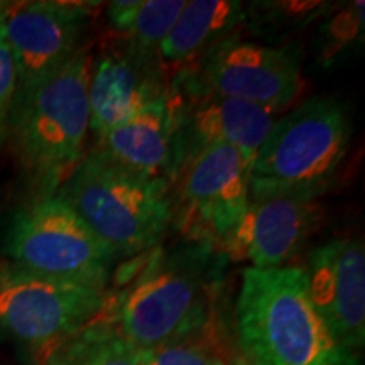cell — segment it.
<instances>
[{"mask_svg": "<svg viewBox=\"0 0 365 365\" xmlns=\"http://www.w3.org/2000/svg\"><path fill=\"white\" fill-rule=\"evenodd\" d=\"M235 319L240 352L257 365H357L314 307L303 267H245Z\"/></svg>", "mask_w": 365, "mask_h": 365, "instance_id": "cell-1", "label": "cell"}, {"mask_svg": "<svg viewBox=\"0 0 365 365\" xmlns=\"http://www.w3.org/2000/svg\"><path fill=\"white\" fill-rule=\"evenodd\" d=\"M91 53L75 56L33 88L16 95L9 134L36 198L58 193L86 154Z\"/></svg>", "mask_w": 365, "mask_h": 365, "instance_id": "cell-2", "label": "cell"}, {"mask_svg": "<svg viewBox=\"0 0 365 365\" xmlns=\"http://www.w3.org/2000/svg\"><path fill=\"white\" fill-rule=\"evenodd\" d=\"M56 196L117 257H137L163 240L173 222L171 186L127 170L91 149Z\"/></svg>", "mask_w": 365, "mask_h": 365, "instance_id": "cell-3", "label": "cell"}, {"mask_svg": "<svg viewBox=\"0 0 365 365\" xmlns=\"http://www.w3.org/2000/svg\"><path fill=\"white\" fill-rule=\"evenodd\" d=\"M213 314L205 257L178 252L154 254L115 298L105 296L98 317L145 352L196 331Z\"/></svg>", "mask_w": 365, "mask_h": 365, "instance_id": "cell-4", "label": "cell"}, {"mask_svg": "<svg viewBox=\"0 0 365 365\" xmlns=\"http://www.w3.org/2000/svg\"><path fill=\"white\" fill-rule=\"evenodd\" d=\"M350 143L345 105L313 97L277 117L250 166V200L319 198L330 188Z\"/></svg>", "mask_w": 365, "mask_h": 365, "instance_id": "cell-5", "label": "cell"}, {"mask_svg": "<svg viewBox=\"0 0 365 365\" xmlns=\"http://www.w3.org/2000/svg\"><path fill=\"white\" fill-rule=\"evenodd\" d=\"M6 252L22 271L105 291L117 255L56 195L34 198L9 223Z\"/></svg>", "mask_w": 365, "mask_h": 365, "instance_id": "cell-6", "label": "cell"}, {"mask_svg": "<svg viewBox=\"0 0 365 365\" xmlns=\"http://www.w3.org/2000/svg\"><path fill=\"white\" fill-rule=\"evenodd\" d=\"M252 161L239 149L212 144L182 164L175 185L173 222L205 247L220 245L250 203Z\"/></svg>", "mask_w": 365, "mask_h": 365, "instance_id": "cell-7", "label": "cell"}, {"mask_svg": "<svg viewBox=\"0 0 365 365\" xmlns=\"http://www.w3.org/2000/svg\"><path fill=\"white\" fill-rule=\"evenodd\" d=\"M105 291L12 266L0 271V328L46 354L98 317Z\"/></svg>", "mask_w": 365, "mask_h": 365, "instance_id": "cell-8", "label": "cell"}, {"mask_svg": "<svg viewBox=\"0 0 365 365\" xmlns=\"http://www.w3.org/2000/svg\"><path fill=\"white\" fill-rule=\"evenodd\" d=\"M195 80L198 97L235 98L281 113L303 90L299 56L289 48H274L228 36L203 54Z\"/></svg>", "mask_w": 365, "mask_h": 365, "instance_id": "cell-9", "label": "cell"}, {"mask_svg": "<svg viewBox=\"0 0 365 365\" xmlns=\"http://www.w3.org/2000/svg\"><path fill=\"white\" fill-rule=\"evenodd\" d=\"M93 4L7 2L0 19L17 71V93L41 83L75 56L91 21ZM16 93V95H17Z\"/></svg>", "mask_w": 365, "mask_h": 365, "instance_id": "cell-10", "label": "cell"}, {"mask_svg": "<svg viewBox=\"0 0 365 365\" xmlns=\"http://www.w3.org/2000/svg\"><path fill=\"white\" fill-rule=\"evenodd\" d=\"M322 222L323 207L318 198H255L218 247L230 261L247 262L252 269L284 267Z\"/></svg>", "mask_w": 365, "mask_h": 365, "instance_id": "cell-11", "label": "cell"}, {"mask_svg": "<svg viewBox=\"0 0 365 365\" xmlns=\"http://www.w3.org/2000/svg\"><path fill=\"white\" fill-rule=\"evenodd\" d=\"M313 303L341 349L359 359L365 341V249L362 239H333L309 254Z\"/></svg>", "mask_w": 365, "mask_h": 365, "instance_id": "cell-12", "label": "cell"}, {"mask_svg": "<svg viewBox=\"0 0 365 365\" xmlns=\"http://www.w3.org/2000/svg\"><path fill=\"white\" fill-rule=\"evenodd\" d=\"M168 76L158 58L135 53L124 41L91 56L88 110L95 143L166 93L171 88Z\"/></svg>", "mask_w": 365, "mask_h": 365, "instance_id": "cell-13", "label": "cell"}, {"mask_svg": "<svg viewBox=\"0 0 365 365\" xmlns=\"http://www.w3.org/2000/svg\"><path fill=\"white\" fill-rule=\"evenodd\" d=\"M185 110V98L170 88L125 124L105 134L93 149L127 170L173 186L181 170Z\"/></svg>", "mask_w": 365, "mask_h": 365, "instance_id": "cell-14", "label": "cell"}, {"mask_svg": "<svg viewBox=\"0 0 365 365\" xmlns=\"http://www.w3.org/2000/svg\"><path fill=\"white\" fill-rule=\"evenodd\" d=\"M277 115L279 113L259 105L215 95L198 97L196 102L186 103L181 132V168L196 153L212 144L232 145L254 161Z\"/></svg>", "mask_w": 365, "mask_h": 365, "instance_id": "cell-15", "label": "cell"}, {"mask_svg": "<svg viewBox=\"0 0 365 365\" xmlns=\"http://www.w3.org/2000/svg\"><path fill=\"white\" fill-rule=\"evenodd\" d=\"M242 17V6L232 0L186 2L170 34L159 46V63L170 73L171 66H182L203 56L208 49L228 38Z\"/></svg>", "mask_w": 365, "mask_h": 365, "instance_id": "cell-16", "label": "cell"}, {"mask_svg": "<svg viewBox=\"0 0 365 365\" xmlns=\"http://www.w3.org/2000/svg\"><path fill=\"white\" fill-rule=\"evenodd\" d=\"M44 365H140V352L97 317L43 354Z\"/></svg>", "mask_w": 365, "mask_h": 365, "instance_id": "cell-17", "label": "cell"}, {"mask_svg": "<svg viewBox=\"0 0 365 365\" xmlns=\"http://www.w3.org/2000/svg\"><path fill=\"white\" fill-rule=\"evenodd\" d=\"M237 355L228 345L220 319L213 314L190 335L140 352V365H232Z\"/></svg>", "mask_w": 365, "mask_h": 365, "instance_id": "cell-18", "label": "cell"}, {"mask_svg": "<svg viewBox=\"0 0 365 365\" xmlns=\"http://www.w3.org/2000/svg\"><path fill=\"white\" fill-rule=\"evenodd\" d=\"M185 6L186 0H140L135 19L130 29L120 36L122 41L143 56L158 58L159 46L170 34Z\"/></svg>", "mask_w": 365, "mask_h": 365, "instance_id": "cell-19", "label": "cell"}, {"mask_svg": "<svg viewBox=\"0 0 365 365\" xmlns=\"http://www.w3.org/2000/svg\"><path fill=\"white\" fill-rule=\"evenodd\" d=\"M17 93V71L6 41L0 36V149L9 134V118Z\"/></svg>", "mask_w": 365, "mask_h": 365, "instance_id": "cell-20", "label": "cell"}, {"mask_svg": "<svg viewBox=\"0 0 365 365\" xmlns=\"http://www.w3.org/2000/svg\"><path fill=\"white\" fill-rule=\"evenodd\" d=\"M139 7L140 0H115V2L108 4L107 21L118 38L130 29Z\"/></svg>", "mask_w": 365, "mask_h": 365, "instance_id": "cell-21", "label": "cell"}, {"mask_svg": "<svg viewBox=\"0 0 365 365\" xmlns=\"http://www.w3.org/2000/svg\"><path fill=\"white\" fill-rule=\"evenodd\" d=\"M232 365H257V364L252 362V360L247 359L244 354L240 352V354L237 355V357L234 359V362H232Z\"/></svg>", "mask_w": 365, "mask_h": 365, "instance_id": "cell-22", "label": "cell"}, {"mask_svg": "<svg viewBox=\"0 0 365 365\" xmlns=\"http://www.w3.org/2000/svg\"><path fill=\"white\" fill-rule=\"evenodd\" d=\"M6 7H7V2H2V0H0V19H2V14L6 11Z\"/></svg>", "mask_w": 365, "mask_h": 365, "instance_id": "cell-23", "label": "cell"}]
</instances>
